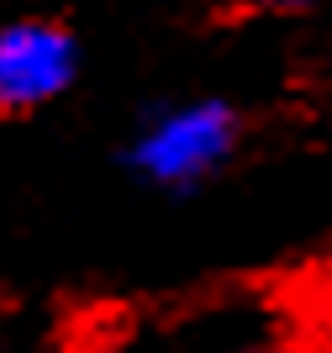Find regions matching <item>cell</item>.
Listing matches in <instances>:
<instances>
[{
    "label": "cell",
    "mask_w": 332,
    "mask_h": 353,
    "mask_svg": "<svg viewBox=\"0 0 332 353\" xmlns=\"http://www.w3.org/2000/svg\"><path fill=\"white\" fill-rule=\"evenodd\" d=\"M243 148V117L222 95H185V101L153 105L132 127L121 163L127 174L148 190L164 195H190L206 179H217Z\"/></svg>",
    "instance_id": "6da1fadb"
},
{
    "label": "cell",
    "mask_w": 332,
    "mask_h": 353,
    "mask_svg": "<svg viewBox=\"0 0 332 353\" xmlns=\"http://www.w3.org/2000/svg\"><path fill=\"white\" fill-rule=\"evenodd\" d=\"M85 48L53 16L0 21V117H32L79 85Z\"/></svg>",
    "instance_id": "7a4b0ae2"
},
{
    "label": "cell",
    "mask_w": 332,
    "mask_h": 353,
    "mask_svg": "<svg viewBox=\"0 0 332 353\" xmlns=\"http://www.w3.org/2000/svg\"><path fill=\"white\" fill-rule=\"evenodd\" d=\"M116 353H295L269 306L253 301H222V306H195L179 316H164L143 338L121 343Z\"/></svg>",
    "instance_id": "3957f363"
},
{
    "label": "cell",
    "mask_w": 332,
    "mask_h": 353,
    "mask_svg": "<svg viewBox=\"0 0 332 353\" xmlns=\"http://www.w3.org/2000/svg\"><path fill=\"white\" fill-rule=\"evenodd\" d=\"M248 6H259V11H275V16H295V11H311L317 0H248Z\"/></svg>",
    "instance_id": "277c9868"
},
{
    "label": "cell",
    "mask_w": 332,
    "mask_h": 353,
    "mask_svg": "<svg viewBox=\"0 0 332 353\" xmlns=\"http://www.w3.org/2000/svg\"><path fill=\"white\" fill-rule=\"evenodd\" d=\"M0 353H6V348H0Z\"/></svg>",
    "instance_id": "5b68a950"
}]
</instances>
